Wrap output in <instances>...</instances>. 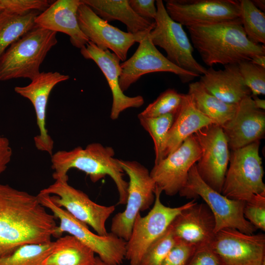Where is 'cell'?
Wrapping results in <instances>:
<instances>
[{
	"label": "cell",
	"mask_w": 265,
	"mask_h": 265,
	"mask_svg": "<svg viewBox=\"0 0 265 265\" xmlns=\"http://www.w3.org/2000/svg\"><path fill=\"white\" fill-rule=\"evenodd\" d=\"M55 220L37 195L0 183V257L25 245L51 242Z\"/></svg>",
	"instance_id": "cell-1"
},
{
	"label": "cell",
	"mask_w": 265,
	"mask_h": 265,
	"mask_svg": "<svg viewBox=\"0 0 265 265\" xmlns=\"http://www.w3.org/2000/svg\"><path fill=\"white\" fill-rule=\"evenodd\" d=\"M191 43L203 62L210 67L250 60L255 55H265L264 45L247 37L240 18L221 23L186 27Z\"/></svg>",
	"instance_id": "cell-2"
},
{
	"label": "cell",
	"mask_w": 265,
	"mask_h": 265,
	"mask_svg": "<svg viewBox=\"0 0 265 265\" xmlns=\"http://www.w3.org/2000/svg\"><path fill=\"white\" fill-rule=\"evenodd\" d=\"M114 155L113 148L96 142L89 144L84 148L77 147L69 151H58L51 156L53 177L55 180H68L67 172L72 168L85 173L93 183L108 175L117 187L118 204L125 205L128 182L124 180V172Z\"/></svg>",
	"instance_id": "cell-3"
},
{
	"label": "cell",
	"mask_w": 265,
	"mask_h": 265,
	"mask_svg": "<svg viewBox=\"0 0 265 265\" xmlns=\"http://www.w3.org/2000/svg\"><path fill=\"white\" fill-rule=\"evenodd\" d=\"M56 32L35 26L6 50L0 58V81L32 80L48 52L57 43Z\"/></svg>",
	"instance_id": "cell-4"
},
{
	"label": "cell",
	"mask_w": 265,
	"mask_h": 265,
	"mask_svg": "<svg viewBox=\"0 0 265 265\" xmlns=\"http://www.w3.org/2000/svg\"><path fill=\"white\" fill-rule=\"evenodd\" d=\"M260 141L231 150L221 194L227 198L246 202L265 193L264 168L259 154Z\"/></svg>",
	"instance_id": "cell-5"
},
{
	"label": "cell",
	"mask_w": 265,
	"mask_h": 265,
	"mask_svg": "<svg viewBox=\"0 0 265 265\" xmlns=\"http://www.w3.org/2000/svg\"><path fill=\"white\" fill-rule=\"evenodd\" d=\"M41 203L59 220L54 237L68 233L97 254L108 265H120L125 259L127 241L112 233L105 236L91 232L87 225L58 207L48 194H37Z\"/></svg>",
	"instance_id": "cell-6"
},
{
	"label": "cell",
	"mask_w": 265,
	"mask_h": 265,
	"mask_svg": "<svg viewBox=\"0 0 265 265\" xmlns=\"http://www.w3.org/2000/svg\"><path fill=\"white\" fill-rule=\"evenodd\" d=\"M187 198L201 197L213 215L215 233L232 228L247 234L257 230L243 215L244 202L230 199L209 186L198 174L195 164L190 168L186 183L179 193Z\"/></svg>",
	"instance_id": "cell-7"
},
{
	"label": "cell",
	"mask_w": 265,
	"mask_h": 265,
	"mask_svg": "<svg viewBox=\"0 0 265 265\" xmlns=\"http://www.w3.org/2000/svg\"><path fill=\"white\" fill-rule=\"evenodd\" d=\"M118 160L129 178L128 196L125 210L116 214L112 219L110 232L127 241L137 214L148 209L154 203L156 184L148 169L140 163Z\"/></svg>",
	"instance_id": "cell-8"
},
{
	"label": "cell",
	"mask_w": 265,
	"mask_h": 265,
	"mask_svg": "<svg viewBox=\"0 0 265 265\" xmlns=\"http://www.w3.org/2000/svg\"><path fill=\"white\" fill-rule=\"evenodd\" d=\"M162 192L156 186L152 209L145 216L139 213L135 217L126 243L125 259L129 262V265H139L146 250L166 231L174 218L195 202L194 199L178 207H167L160 200Z\"/></svg>",
	"instance_id": "cell-9"
},
{
	"label": "cell",
	"mask_w": 265,
	"mask_h": 265,
	"mask_svg": "<svg viewBox=\"0 0 265 265\" xmlns=\"http://www.w3.org/2000/svg\"><path fill=\"white\" fill-rule=\"evenodd\" d=\"M156 7L155 26L149 33L153 44L163 49L166 57L176 66L199 76L204 75L207 69L194 58L192 45L183 26L170 17L162 0H156Z\"/></svg>",
	"instance_id": "cell-10"
},
{
	"label": "cell",
	"mask_w": 265,
	"mask_h": 265,
	"mask_svg": "<svg viewBox=\"0 0 265 265\" xmlns=\"http://www.w3.org/2000/svg\"><path fill=\"white\" fill-rule=\"evenodd\" d=\"M39 193L48 194L58 207L63 208L78 220L91 226L101 236L108 234L106 222L115 209L93 202L82 191L68 183V180H55Z\"/></svg>",
	"instance_id": "cell-11"
},
{
	"label": "cell",
	"mask_w": 265,
	"mask_h": 265,
	"mask_svg": "<svg viewBox=\"0 0 265 265\" xmlns=\"http://www.w3.org/2000/svg\"><path fill=\"white\" fill-rule=\"evenodd\" d=\"M202 149L196 163L197 172L211 187L221 193L230 152L221 127L212 124L193 134Z\"/></svg>",
	"instance_id": "cell-12"
},
{
	"label": "cell",
	"mask_w": 265,
	"mask_h": 265,
	"mask_svg": "<svg viewBox=\"0 0 265 265\" xmlns=\"http://www.w3.org/2000/svg\"><path fill=\"white\" fill-rule=\"evenodd\" d=\"M165 8L170 17L186 27L234 21L240 18L237 0H168Z\"/></svg>",
	"instance_id": "cell-13"
},
{
	"label": "cell",
	"mask_w": 265,
	"mask_h": 265,
	"mask_svg": "<svg viewBox=\"0 0 265 265\" xmlns=\"http://www.w3.org/2000/svg\"><path fill=\"white\" fill-rule=\"evenodd\" d=\"M77 18L80 30L89 41L102 50H110L123 62L130 48L135 43H139L151 31L134 34L122 31L100 18L81 1Z\"/></svg>",
	"instance_id": "cell-14"
},
{
	"label": "cell",
	"mask_w": 265,
	"mask_h": 265,
	"mask_svg": "<svg viewBox=\"0 0 265 265\" xmlns=\"http://www.w3.org/2000/svg\"><path fill=\"white\" fill-rule=\"evenodd\" d=\"M202 149L193 134L175 151L154 164L150 172L156 186L174 196L186 185L189 171L201 157Z\"/></svg>",
	"instance_id": "cell-15"
},
{
	"label": "cell",
	"mask_w": 265,
	"mask_h": 265,
	"mask_svg": "<svg viewBox=\"0 0 265 265\" xmlns=\"http://www.w3.org/2000/svg\"><path fill=\"white\" fill-rule=\"evenodd\" d=\"M223 265H265V235L232 228L215 233L211 244Z\"/></svg>",
	"instance_id": "cell-16"
},
{
	"label": "cell",
	"mask_w": 265,
	"mask_h": 265,
	"mask_svg": "<svg viewBox=\"0 0 265 265\" xmlns=\"http://www.w3.org/2000/svg\"><path fill=\"white\" fill-rule=\"evenodd\" d=\"M150 32L139 43L138 47L134 54L128 60L120 64L122 71L119 78V85L123 92L147 74L170 72L178 75L184 83L200 77L172 63L153 44Z\"/></svg>",
	"instance_id": "cell-17"
},
{
	"label": "cell",
	"mask_w": 265,
	"mask_h": 265,
	"mask_svg": "<svg viewBox=\"0 0 265 265\" xmlns=\"http://www.w3.org/2000/svg\"><path fill=\"white\" fill-rule=\"evenodd\" d=\"M69 79L68 75L58 72H41L31 80L28 85L16 86L15 91L30 101L34 108L39 134L34 137L36 148L46 152L51 156L53 154L54 142L48 133L46 128V109L50 93L58 83Z\"/></svg>",
	"instance_id": "cell-18"
},
{
	"label": "cell",
	"mask_w": 265,
	"mask_h": 265,
	"mask_svg": "<svg viewBox=\"0 0 265 265\" xmlns=\"http://www.w3.org/2000/svg\"><path fill=\"white\" fill-rule=\"evenodd\" d=\"M84 58L93 60L100 68L107 81L112 96V103L110 117L115 120L125 110L138 108L144 100L141 96L129 97L125 95L119 85V78L122 69L118 57L109 50H102L91 41L80 49Z\"/></svg>",
	"instance_id": "cell-19"
},
{
	"label": "cell",
	"mask_w": 265,
	"mask_h": 265,
	"mask_svg": "<svg viewBox=\"0 0 265 265\" xmlns=\"http://www.w3.org/2000/svg\"><path fill=\"white\" fill-rule=\"evenodd\" d=\"M222 128L231 150L260 141L265 133V110L257 108L251 95L248 96L238 104L233 119Z\"/></svg>",
	"instance_id": "cell-20"
},
{
	"label": "cell",
	"mask_w": 265,
	"mask_h": 265,
	"mask_svg": "<svg viewBox=\"0 0 265 265\" xmlns=\"http://www.w3.org/2000/svg\"><path fill=\"white\" fill-rule=\"evenodd\" d=\"M169 226L177 239L197 247L211 245L215 235L214 218L205 203L195 202L179 213Z\"/></svg>",
	"instance_id": "cell-21"
},
{
	"label": "cell",
	"mask_w": 265,
	"mask_h": 265,
	"mask_svg": "<svg viewBox=\"0 0 265 265\" xmlns=\"http://www.w3.org/2000/svg\"><path fill=\"white\" fill-rule=\"evenodd\" d=\"M80 0H57L35 19L36 26L68 35L72 45L80 49L89 41L80 30L77 18Z\"/></svg>",
	"instance_id": "cell-22"
},
{
	"label": "cell",
	"mask_w": 265,
	"mask_h": 265,
	"mask_svg": "<svg viewBox=\"0 0 265 265\" xmlns=\"http://www.w3.org/2000/svg\"><path fill=\"white\" fill-rule=\"evenodd\" d=\"M200 77L199 81L205 88L225 103L238 105L245 97L251 95L237 63L226 65L223 70L210 67Z\"/></svg>",
	"instance_id": "cell-23"
},
{
	"label": "cell",
	"mask_w": 265,
	"mask_h": 265,
	"mask_svg": "<svg viewBox=\"0 0 265 265\" xmlns=\"http://www.w3.org/2000/svg\"><path fill=\"white\" fill-rule=\"evenodd\" d=\"M212 124L214 123L212 120L195 108L190 96L184 94L167 135L163 159L178 149L189 136Z\"/></svg>",
	"instance_id": "cell-24"
},
{
	"label": "cell",
	"mask_w": 265,
	"mask_h": 265,
	"mask_svg": "<svg viewBox=\"0 0 265 265\" xmlns=\"http://www.w3.org/2000/svg\"><path fill=\"white\" fill-rule=\"evenodd\" d=\"M100 18L108 23L118 20L127 26L128 32L137 33L152 30L154 21L139 16L130 6L128 0H81Z\"/></svg>",
	"instance_id": "cell-25"
},
{
	"label": "cell",
	"mask_w": 265,
	"mask_h": 265,
	"mask_svg": "<svg viewBox=\"0 0 265 265\" xmlns=\"http://www.w3.org/2000/svg\"><path fill=\"white\" fill-rule=\"evenodd\" d=\"M187 94L199 112L221 127L233 119L238 109V104L220 100L209 92L199 81L189 84Z\"/></svg>",
	"instance_id": "cell-26"
},
{
	"label": "cell",
	"mask_w": 265,
	"mask_h": 265,
	"mask_svg": "<svg viewBox=\"0 0 265 265\" xmlns=\"http://www.w3.org/2000/svg\"><path fill=\"white\" fill-rule=\"evenodd\" d=\"M95 253L69 235L55 241L51 252L40 265H95Z\"/></svg>",
	"instance_id": "cell-27"
},
{
	"label": "cell",
	"mask_w": 265,
	"mask_h": 265,
	"mask_svg": "<svg viewBox=\"0 0 265 265\" xmlns=\"http://www.w3.org/2000/svg\"><path fill=\"white\" fill-rule=\"evenodd\" d=\"M38 11L18 15L4 12L0 14V58L9 47L34 28Z\"/></svg>",
	"instance_id": "cell-28"
},
{
	"label": "cell",
	"mask_w": 265,
	"mask_h": 265,
	"mask_svg": "<svg viewBox=\"0 0 265 265\" xmlns=\"http://www.w3.org/2000/svg\"><path fill=\"white\" fill-rule=\"evenodd\" d=\"M240 18L247 37L252 42L265 44V14L250 0H239Z\"/></svg>",
	"instance_id": "cell-29"
},
{
	"label": "cell",
	"mask_w": 265,
	"mask_h": 265,
	"mask_svg": "<svg viewBox=\"0 0 265 265\" xmlns=\"http://www.w3.org/2000/svg\"><path fill=\"white\" fill-rule=\"evenodd\" d=\"M175 114L169 113L156 117H138L140 125L150 135L154 146L155 163L163 159L166 141L174 121Z\"/></svg>",
	"instance_id": "cell-30"
},
{
	"label": "cell",
	"mask_w": 265,
	"mask_h": 265,
	"mask_svg": "<svg viewBox=\"0 0 265 265\" xmlns=\"http://www.w3.org/2000/svg\"><path fill=\"white\" fill-rule=\"evenodd\" d=\"M54 245L55 241H52L22 246L11 254L0 257V265H40Z\"/></svg>",
	"instance_id": "cell-31"
},
{
	"label": "cell",
	"mask_w": 265,
	"mask_h": 265,
	"mask_svg": "<svg viewBox=\"0 0 265 265\" xmlns=\"http://www.w3.org/2000/svg\"><path fill=\"white\" fill-rule=\"evenodd\" d=\"M184 94L179 93L174 89L169 88L141 112L138 117L151 118L167 114H176L180 108Z\"/></svg>",
	"instance_id": "cell-32"
},
{
	"label": "cell",
	"mask_w": 265,
	"mask_h": 265,
	"mask_svg": "<svg viewBox=\"0 0 265 265\" xmlns=\"http://www.w3.org/2000/svg\"><path fill=\"white\" fill-rule=\"evenodd\" d=\"M176 241L177 238L169 226L166 231L149 246L139 265H161Z\"/></svg>",
	"instance_id": "cell-33"
},
{
	"label": "cell",
	"mask_w": 265,
	"mask_h": 265,
	"mask_svg": "<svg viewBox=\"0 0 265 265\" xmlns=\"http://www.w3.org/2000/svg\"><path fill=\"white\" fill-rule=\"evenodd\" d=\"M238 68L246 86L252 96L265 94V68L244 60L238 63Z\"/></svg>",
	"instance_id": "cell-34"
},
{
	"label": "cell",
	"mask_w": 265,
	"mask_h": 265,
	"mask_svg": "<svg viewBox=\"0 0 265 265\" xmlns=\"http://www.w3.org/2000/svg\"><path fill=\"white\" fill-rule=\"evenodd\" d=\"M244 217L257 229L265 231V193L255 195L245 202Z\"/></svg>",
	"instance_id": "cell-35"
},
{
	"label": "cell",
	"mask_w": 265,
	"mask_h": 265,
	"mask_svg": "<svg viewBox=\"0 0 265 265\" xmlns=\"http://www.w3.org/2000/svg\"><path fill=\"white\" fill-rule=\"evenodd\" d=\"M196 248L194 244L177 239L161 265H187Z\"/></svg>",
	"instance_id": "cell-36"
},
{
	"label": "cell",
	"mask_w": 265,
	"mask_h": 265,
	"mask_svg": "<svg viewBox=\"0 0 265 265\" xmlns=\"http://www.w3.org/2000/svg\"><path fill=\"white\" fill-rule=\"evenodd\" d=\"M187 265H223L211 245L198 247Z\"/></svg>",
	"instance_id": "cell-37"
},
{
	"label": "cell",
	"mask_w": 265,
	"mask_h": 265,
	"mask_svg": "<svg viewBox=\"0 0 265 265\" xmlns=\"http://www.w3.org/2000/svg\"><path fill=\"white\" fill-rule=\"evenodd\" d=\"M132 9L143 19L154 21L157 10L154 0H128Z\"/></svg>",
	"instance_id": "cell-38"
},
{
	"label": "cell",
	"mask_w": 265,
	"mask_h": 265,
	"mask_svg": "<svg viewBox=\"0 0 265 265\" xmlns=\"http://www.w3.org/2000/svg\"><path fill=\"white\" fill-rule=\"evenodd\" d=\"M12 155V150L9 139L0 136V175L6 169Z\"/></svg>",
	"instance_id": "cell-39"
},
{
	"label": "cell",
	"mask_w": 265,
	"mask_h": 265,
	"mask_svg": "<svg viewBox=\"0 0 265 265\" xmlns=\"http://www.w3.org/2000/svg\"><path fill=\"white\" fill-rule=\"evenodd\" d=\"M250 61L255 64L265 68V55H255L251 58Z\"/></svg>",
	"instance_id": "cell-40"
},
{
	"label": "cell",
	"mask_w": 265,
	"mask_h": 265,
	"mask_svg": "<svg viewBox=\"0 0 265 265\" xmlns=\"http://www.w3.org/2000/svg\"><path fill=\"white\" fill-rule=\"evenodd\" d=\"M251 97L253 101L255 106L258 109L265 110V100L259 98L257 96H252Z\"/></svg>",
	"instance_id": "cell-41"
},
{
	"label": "cell",
	"mask_w": 265,
	"mask_h": 265,
	"mask_svg": "<svg viewBox=\"0 0 265 265\" xmlns=\"http://www.w3.org/2000/svg\"><path fill=\"white\" fill-rule=\"evenodd\" d=\"M252 1L258 8L263 12L265 11V1L264 0H253Z\"/></svg>",
	"instance_id": "cell-42"
},
{
	"label": "cell",
	"mask_w": 265,
	"mask_h": 265,
	"mask_svg": "<svg viewBox=\"0 0 265 265\" xmlns=\"http://www.w3.org/2000/svg\"><path fill=\"white\" fill-rule=\"evenodd\" d=\"M4 12H8L7 0H0V14Z\"/></svg>",
	"instance_id": "cell-43"
},
{
	"label": "cell",
	"mask_w": 265,
	"mask_h": 265,
	"mask_svg": "<svg viewBox=\"0 0 265 265\" xmlns=\"http://www.w3.org/2000/svg\"><path fill=\"white\" fill-rule=\"evenodd\" d=\"M95 265H108L103 262L99 257H96Z\"/></svg>",
	"instance_id": "cell-44"
}]
</instances>
